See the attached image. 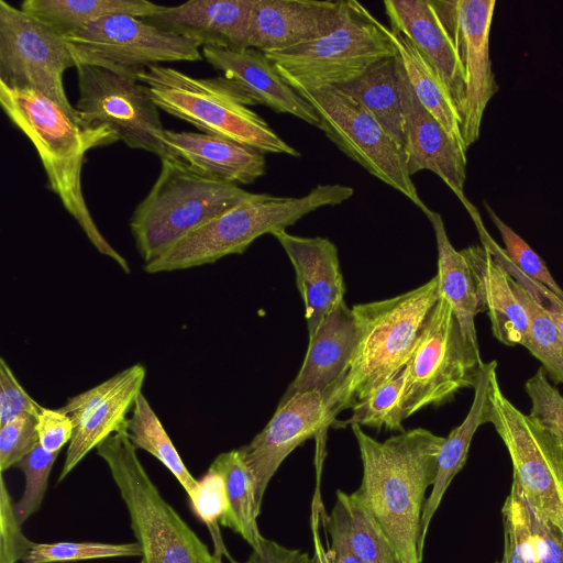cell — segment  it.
I'll return each instance as SVG.
<instances>
[{"mask_svg": "<svg viewBox=\"0 0 563 563\" xmlns=\"http://www.w3.org/2000/svg\"><path fill=\"white\" fill-rule=\"evenodd\" d=\"M454 41L465 78L461 133L468 148L479 137L489 100L498 91L489 57V32L496 0L435 1Z\"/></svg>", "mask_w": 563, "mask_h": 563, "instance_id": "15", "label": "cell"}, {"mask_svg": "<svg viewBox=\"0 0 563 563\" xmlns=\"http://www.w3.org/2000/svg\"><path fill=\"white\" fill-rule=\"evenodd\" d=\"M497 362L483 363L474 385V398L463 422L445 438L438 457V470L431 492L426 499L420 523V547L423 551L428 529L442 498L455 475L466 463L472 439L478 427L490 422V386Z\"/></svg>", "mask_w": 563, "mask_h": 563, "instance_id": "27", "label": "cell"}, {"mask_svg": "<svg viewBox=\"0 0 563 563\" xmlns=\"http://www.w3.org/2000/svg\"><path fill=\"white\" fill-rule=\"evenodd\" d=\"M355 342V318L352 308L343 301L328 313L309 336L301 367L280 401L313 390L324 395L346 369Z\"/></svg>", "mask_w": 563, "mask_h": 563, "instance_id": "25", "label": "cell"}, {"mask_svg": "<svg viewBox=\"0 0 563 563\" xmlns=\"http://www.w3.org/2000/svg\"><path fill=\"white\" fill-rule=\"evenodd\" d=\"M41 407L22 387L11 367L0 358V427L20 416L38 417Z\"/></svg>", "mask_w": 563, "mask_h": 563, "instance_id": "46", "label": "cell"}, {"mask_svg": "<svg viewBox=\"0 0 563 563\" xmlns=\"http://www.w3.org/2000/svg\"><path fill=\"white\" fill-rule=\"evenodd\" d=\"M510 284L529 320L525 347L555 383H563V336L548 312L511 276Z\"/></svg>", "mask_w": 563, "mask_h": 563, "instance_id": "35", "label": "cell"}, {"mask_svg": "<svg viewBox=\"0 0 563 563\" xmlns=\"http://www.w3.org/2000/svg\"><path fill=\"white\" fill-rule=\"evenodd\" d=\"M59 452H48L40 443L15 464L22 471L25 486L22 497L14 504L15 515L22 525L35 514L43 501L49 473Z\"/></svg>", "mask_w": 563, "mask_h": 563, "instance_id": "40", "label": "cell"}, {"mask_svg": "<svg viewBox=\"0 0 563 563\" xmlns=\"http://www.w3.org/2000/svg\"><path fill=\"white\" fill-rule=\"evenodd\" d=\"M330 512L320 509L325 528L336 530L363 563H398L397 552L372 515L355 495L336 490Z\"/></svg>", "mask_w": 563, "mask_h": 563, "instance_id": "31", "label": "cell"}, {"mask_svg": "<svg viewBox=\"0 0 563 563\" xmlns=\"http://www.w3.org/2000/svg\"><path fill=\"white\" fill-rule=\"evenodd\" d=\"M398 76L404 112V153L409 175L423 169L433 172L467 209L472 203L464 195L466 150L454 142L420 103L399 58Z\"/></svg>", "mask_w": 563, "mask_h": 563, "instance_id": "18", "label": "cell"}, {"mask_svg": "<svg viewBox=\"0 0 563 563\" xmlns=\"http://www.w3.org/2000/svg\"><path fill=\"white\" fill-rule=\"evenodd\" d=\"M137 542L100 543V542H55L33 543L23 559V563H57L103 558L141 556Z\"/></svg>", "mask_w": 563, "mask_h": 563, "instance_id": "38", "label": "cell"}, {"mask_svg": "<svg viewBox=\"0 0 563 563\" xmlns=\"http://www.w3.org/2000/svg\"><path fill=\"white\" fill-rule=\"evenodd\" d=\"M424 214L432 224L437 241L440 297L451 306L464 338L478 347L475 327L478 302L471 267L462 252L450 242L441 214L431 209Z\"/></svg>", "mask_w": 563, "mask_h": 563, "instance_id": "28", "label": "cell"}, {"mask_svg": "<svg viewBox=\"0 0 563 563\" xmlns=\"http://www.w3.org/2000/svg\"><path fill=\"white\" fill-rule=\"evenodd\" d=\"M398 563H401V562H398Z\"/></svg>", "mask_w": 563, "mask_h": 563, "instance_id": "54", "label": "cell"}, {"mask_svg": "<svg viewBox=\"0 0 563 563\" xmlns=\"http://www.w3.org/2000/svg\"><path fill=\"white\" fill-rule=\"evenodd\" d=\"M0 103L11 122L34 145L46 173L48 188L57 195L95 249L130 274L128 261L95 223L81 186L86 153L119 141L117 135L107 128L80 126L52 100L33 89H11L0 84Z\"/></svg>", "mask_w": 563, "mask_h": 563, "instance_id": "2", "label": "cell"}, {"mask_svg": "<svg viewBox=\"0 0 563 563\" xmlns=\"http://www.w3.org/2000/svg\"><path fill=\"white\" fill-rule=\"evenodd\" d=\"M440 298L438 276L393 298L352 307L356 342L346 369L324 395L336 416L364 400L406 366L422 328Z\"/></svg>", "mask_w": 563, "mask_h": 563, "instance_id": "3", "label": "cell"}, {"mask_svg": "<svg viewBox=\"0 0 563 563\" xmlns=\"http://www.w3.org/2000/svg\"><path fill=\"white\" fill-rule=\"evenodd\" d=\"M483 246L501 264L504 269L529 294V296L543 308L563 336V301L549 288L526 276L510 261L492 236L485 238Z\"/></svg>", "mask_w": 563, "mask_h": 563, "instance_id": "43", "label": "cell"}, {"mask_svg": "<svg viewBox=\"0 0 563 563\" xmlns=\"http://www.w3.org/2000/svg\"><path fill=\"white\" fill-rule=\"evenodd\" d=\"M526 391L531 399L529 416L549 431L563 449V396L549 383L543 366L526 382Z\"/></svg>", "mask_w": 563, "mask_h": 563, "instance_id": "42", "label": "cell"}, {"mask_svg": "<svg viewBox=\"0 0 563 563\" xmlns=\"http://www.w3.org/2000/svg\"><path fill=\"white\" fill-rule=\"evenodd\" d=\"M528 515L534 563H563V536L560 530L539 516L529 505Z\"/></svg>", "mask_w": 563, "mask_h": 563, "instance_id": "47", "label": "cell"}, {"mask_svg": "<svg viewBox=\"0 0 563 563\" xmlns=\"http://www.w3.org/2000/svg\"><path fill=\"white\" fill-rule=\"evenodd\" d=\"M404 376L402 371L375 388L364 400L352 408V416L333 427L365 426L375 429L404 432L406 419L402 406Z\"/></svg>", "mask_w": 563, "mask_h": 563, "instance_id": "36", "label": "cell"}, {"mask_svg": "<svg viewBox=\"0 0 563 563\" xmlns=\"http://www.w3.org/2000/svg\"><path fill=\"white\" fill-rule=\"evenodd\" d=\"M500 563H509L508 551H507V548L505 545H504V552H503V558H501Z\"/></svg>", "mask_w": 563, "mask_h": 563, "instance_id": "52", "label": "cell"}, {"mask_svg": "<svg viewBox=\"0 0 563 563\" xmlns=\"http://www.w3.org/2000/svg\"><path fill=\"white\" fill-rule=\"evenodd\" d=\"M496 563H500V562H496Z\"/></svg>", "mask_w": 563, "mask_h": 563, "instance_id": "53", "label": "cell"}, {"mask_svg": "<svg viewBox=\"0 0 563 563\" xmlns=\"http://www.w3.org/2000/svg\"><path fill=\"white\" fill-rule=\"evenodd\" d=\"M78 124L107 128L134 150L169 156L162 141L159 109L136 77L137 71L77 60Z\"/></svg>", "mask_w": 563, "mask_h": 563, "instance_id": "10", "label": "cell"}, {"mask_svg": "<svg viewBox=\"0 0 563 563\" xmlns=\"http://www.w3.org/2000/svg\"><path fill=\"white\" fill-rule=\"evenodd\" d=\"M296 91L336 88L376 62L397 55L387 26L364 5L344 1L339 24L327 34L289 48L264 53Z\"/></svg>", "mask_w": 563, "mask_h": 563, "instance_id": "8", "label": "cell"}, {"mask_svg": "<svg viewBox=\"0 0 563 563\" xmlns=\"http://www.w3.org/2000/svg\"><path fill=\"white\" fill-rule=\"evenodd\" d=\"M344 1L253 0L247 46L263 53L320 37L341 21Z\"/></svg>", "mask_w": 563, "mask_h": 563, "instance_id": "20", "label": "cell"}, {"mask_svg": "<svg viewBox=\"0 0 563 563\" xmlns=\"http://www.w3.org/2000/svg\"><path fill=\"white\" fill-rule=\"evenodd\" d=\"M504 545L509 563H534L528 504L518 481L512 477L510 493L501 508Z\"/></svg>", "mask_w": 563, "mask_h": 563, "instance_id": "39", "label": "cell"}, {"mask_svg": "<svg viewBox=\"0 0 563 563\" xmlns=\"http://www.w3.org/2000/svg\"><path fill=\"white\" fill-rule=\"evenodd\" d=\"M201 53L219 71V76L244 96L251 106L262 104L277 113H287L319 126L314 109L283 79L263 52L251 47L228 49L205 46Z\"/></svg>", "mask_w": 563, "mask_h": 563, "instance_id": "19", "label": "cell"}, {"mask_svg": "<svg viewBox=\"0 0 563 563\" xmlns=\"http://www.w3.org/2000/svg\"><path fill=\"white\" fill-rule=\"evenodd\" d=\"M162 141L169 156L214 179L247 185L265 174L264 153L228 139L164 130Z\"/></svg>", "mask_w": 563, "mask_h": 563, "instance_id": "24", "label": "cell"}, {"mask_svg": "<svg viewBox=\"0 0 563 563\" xmlns=\"http://www.w3.org/2000/svg\"><path fill=\"white\" fill-rule=\"evenodd\" d=\"M4 478L0 479V563L23 561L33 542L22 532Z\"/></svg>", "mask_w": 563, "mask_h": 563, "instance_id": "45", "label": "cell"}, {"mask_svg": "<svg viewBox=\"0 0 563 563\" xmlns=\"http://www.w3.org/2000/svg\"><path fill=\"white\" fill-rule=\"evenodd\" d=\"M146 376L142 364H134L95 387L67 399L60 407L74 423L65 462L57 483H60L93 449L110 435L125 430Z\"/></svg>", "mask_w": 563, "mask_h": 563, "instance_id": "16", "label": "cell"}, {"mask_svg": "<svg viewBox=\"0 0 563 563\" xmlns=\"http://www.w3.org/2000/svg\"><path fill=\"white\" fill-rule=\"evenodd\" d=\"M354 189L340 184L317 185L301 197L256 194L196 228L154 261L144 264L150 274L188 269L242 254L260 236L286 230L306 214L341 205Z\"/></svg>", "mask_w": 563, "mask_h": 563, "instance_id": "4", "label": "cell"}, {"mask_svg": "<svg viewBox=\"0 0 563 563\" xmlns=\"http://www.w3.org/2000/svg\"><path fill=\"white\" fill-rule=\"evenodd\" d=\"M77 60L68 43L51 27L0 0V84L33 89L78 124L64 89V73Z\"/></svg>", "mask_w": 563, "mask_h": 563, "instance_id": "13", "label": "cell"}, {"mask_svg": "<svg viewBox=\"0 0 563 563\" xmlns=\"http://www.w3.org/2000/svg\"><path fill=\"white\" fill-rule=\"evenodd\" d=\"M272 235L286 252L296 273L297 287L305 305L308 335L311 336L339 303L345 287L339 252L329 239L298 236L286 230Z\"/></svg>", "mask_w": 563, "mask_h": 563, "instance_id": "22", "label": "cell"}, {"mask_svg": "<svg viewBox=\"0 0 563 563\" xmlns=\"http://www.w3.org/2000/svg\"><path fill=\"white\" fill-rule=\"evenodd\" d=\"M490 423L503 440L528 505L563 536V449L501 391L496 373L490 386Z\"/></svg>", "mask_w": 563, "mask_h": 563, "instance_id": "11", "label": "cell"}, {"mask_svg": "<svg viewBox=\"0 0 563 563\" xmlns=\"http://www.w3.org/2000/svg\"><path fill=\"white\" fill-rule=\"evenodd\" d=\"M363 474L353 492L382 528L401 563H421L420 523L426 493L432 487L444 437L424 428L379 442L358 424L351 426Z\"/></svg>", "mask_w": 563, "mask_h": 563, "instance_id": "1", "label": "cell"}, {"mask_svg": "<svg viewBox=\"0 0 563 563\" xmlns=\"http://www.w3.org/2000/svg\"><path fill=\"white\" fill-rule=\"evenodd\" d=\"M37 417L20 416L0 427V471L15 466L37 444Z\"/></svg>", "mask_w": 563, "mask_h": 563, "instance_id": "44", "label": "cell"}, {"mask_svg": "<svg viewBox=\"0 0 563 563\" xmlns=\"http://www.w3.org/2000/svg\"><path fill=\"white\" fill-rule=\"evenodd\" d=\"M192 511L207 526L214 544V553L232 559L220 532V522L229 510V501L223 477L216 471H208L198 479L197 486L188 495Z\"/></svg>", "mask_w": 563, "mask_h": 563, "instance_id": "37", "label": "cell"}, {"mask_svg": "<svg viewBox=\"0 0 563 563\" xmlns=\"http://www.w3.org/2000/svg\"><path fill=\"white\" fill-rule=\"evenodd\" d=\"M336 89L366 109L404 150L405 128L397 55L376 62L357 78Z\"/></svg>", "mask_w": 563, "mask_h": 563, "instance_id": "29", "label": "cell"}, {"mask_svg": "<svg viewBox=\"0 0 563 563\" xmlns=\"http://www.w3.org/2000/svg\"><path fill=\"white\" fill-rule=\"evenodd\" d=\"M489 218L498 229L505 244V253L526 276L542 284L563 301V289L558 285L541 257L529 244L508 227L484 201Z\"/></svg>", "mask_w": 563, "mask_h": 563, "instance_id": "41", "label": "cell"}, {"mask_svg": "<svg viewBox=\"0 0 563 563\" xmlns=\"http://www.w3.org/2000/svg\"><path fill=\"white\" fill-rule=\"evenodd\" d=\"M76 60L140 71L166 62H199L200 45L163 31L141 18H101L66 34Z\"/></svg>", "mask_w": 563, "mask_h": 563, "instance_id": "14", "label": "cell"}, {"mask_svg": "<svg viewBox=\"0 0 563 563\" xmlns=\"http://www.w3.org/2000/svg\"><path fill=\"white\" fill-rule=\"evenodd\" d=\"M327 530L331 538V545L329 549L331 550L336 563H363L336 530L330 528H327Z\"/></svg>", "mask_w": 563, "mask_h": 563, "instance_id": "51", "label": "cell"}, {"mask_svg": "<svg viewBox=\"0 0 563 563\" xmlns=\"http://www.w3.org/2000/svg\"><path fill=\"white\" fill-rule=\"evenodd\" d=\"M253 0H190L164 7L143 20L168 33L187 37L200 46L247 48Z\"/></svg>", "mask_w": 563, "mask_h": 563, "instance_id": "23", "label": "cell"}, {"mask_svg": "<svg viewBox=\"0 0 563 563\" xmlns=\"http://www.w3.org/2000/svg\"><path fill=\"white\" fill-rule=\"evenodd\" d=\"M390 29L408 38L437 71L461 118L465 78L461 60L434 0H385Z\"/></svg>", "mask_w": 563, "mask_h": 563, "instance_id": "21", "label": "cell"}, {"mask_svg": "<svg viewBox=\"0 0 563 563\" xmlns=\"http://www.w3.org/2000/svg\"><path fill=\"white\" fill-rule=\"evenodd\" d=\"M230 563H317L313 555L298 549H290L273 540L264 539L258 550H252L244 562L233 558Z\"/></svg>", "mask_w": 563, "mask_h": 563, "instance_id": "49", "label": "cell"}, {"mask_svg": "<svg viewBox=\"0 0 563 563\" xmlns=\"http://www.w3.org/2000/svg\"><path fill=\"white\" fill-rule=\"evenodd\" d=\"M322 506V500L319 492V483L317 485L316 494L312 499L311 504V516H310V528L312 533V541H313V558L317 563H336L331 550L328 548L325 549L322 544L321 538H320V531H319V525H320V509Z\"/></svg>", "mask_w": 563, "mask_h": 563, "instance_id": "50", "label": "cell"}, {"mask_svg": "<svg viewBox=\"0 0 563 563\" xmlns=\"http://www.w3.org/2000/svg\"><path fill=\"white\" fill-rule=\"evenodd\" d=\"M461 252L473 274L478 312L487 313L494 336L508 346H525L529 320L509 274L483 245H471Z\"/></svg>", "mask_w": 563, "mask_h": 563, "instance_id": "26", "label": "cell"}, {"mask_svg": "<svg viewBox=\"0 0 563 563\" xmlns=\"http://www.w3.org/2000/svg\"><path fill=\"white\" fill-rule=\"evenodd\" d=\"M255 196L179 158L163 157L158 177L130 220L136 250L147 264L196 228Z\"/></svg>", "mask_w": 563, "mask_h": 563, "instance_id": "6", "label": "cell"}, {"mask_svg": "<svg viewBox=\"0 0 563 563\" xmlns=\"http://www.w3.org/2000/svg\"><path fill=\"white\" fill-rule=\"evenodd\" d=\"M21 10L60 36L109 15L144 19L163 8L146 0H24Z\"/></svg>", "mask_w": 563, "mask_h": 563, "instance_id": "32", "label": "cell"}, {"mask_svg": "<svg viewBox=\"0 0 563 563\" xmlns=\"http://www.w3.org/2000/svg\"><path fill=\"white\" fill-rule=\"evenodd\" d=\"M483 363L479 349L464 338L451 306L440 297L402 369L405 418L474 387Z\"/></svg>", "mask_w": 563, "mask_h": 563, "instance_id": "9", "label": "cell"}, {"mask_svg": "<svg viewBox=\"0 0 563 563\" xmlns=\"http://www.w3.org/2000/svg\"><path fill=\"white\" fill-rule=\"evenodd\" d=\"M136 77L158 109L202 133L262 153L300 156L221 76L197 78L173 67L151 65L137 71Z\"/></svg>", "mask_w": 563, "mask_h": 563, "instance_id": "5", "label": "cell"}, {"mask_svg": "<svg viewBox=\"0 0 563 563\" xmlns=\"http://www.w3.org/2000/svg\"><path fill=\"white\" fill-rule=\"evenodd\" d=\"M125 431L134 448L156 457L176 477L187 495L194 490L198 479L187 470L143 393L135 400L132 415L126 420Z\"/></svg>", "mask_w": 563, "mask_h": 563, "instance_id": "34", "label": "cell"}, {"mask_svg": "<svg viewBox=\"0 0 563 563\" xmlns=\"http://www.w3.org/2000/svg\"><path fill=\"white\" fill-rule=\"evenodd\" d=\"M297 92L314 109L318 128L341 152L398 190L423 213L430 209L407 170L402 147L366 109L336 88Z\"/></svg>", "mask_w": 563, "mask_h": 563, "instance_id": "12", "label": "cell"}, {"mask_svg": "<svg viewBox=\"0 0 563 563\" xmlns=\"http://www.w3.org/2000/svg\"><path fill=\"white\" fill-rule=\"evenodd\" d=\"M40 445L48 452H60L74 433L70 417L60 408H42L36 423Z\"/></svg>", "mask_w": 563, "mask_h": 563, "instance_id": "48", "label": "cell"}, {"mask_svg": "<svg viewBox=\"0 0 563 563\" xmlns=\"http://www.w3.org/2000/svg\"><path fill=\"white\" fill-rule=\"evenodd\" d=\"M335 421L320 391L299 393L279 401L264 429L239 449L254 475L260 508L271 479L286 457L307 440H321Z\"/></svg>", "mask_w": 563, "mask_h": 563, "instance_id": "17", "label": "cell"}, {"mask_svg": "<svg viewBox=\"0 0 563 563\" xmlns=\"http://www.w3.org/2000/svg\"><path fill=\"white\" fill-rule=\"evenodd\" d=\"M387 34L396 47L397 56L420 103L448 135L467 151L461 133L460 114L437 71L408 38L388 26Z\"/></svg>", "mask_w": 563, "mask_h": 563, "instance_id": "30", "label": "cell"}, {"mask_svg": "<svg viewBox=\"0 0 563 563\" xmlns=\"http://www.w3.org/2000/svg\"><path fill=\"white\" fill-rule=\"evenodd\" d=\"M209 468L219 473L225 484L229 510L220 526L239 533L258 550L265 539L257 525L261 508L256 501V483L239 449L220 453Z\"/></svg>", "mask_w": 563, "mask_h": 563, "instance_id": "33", "label": "cell"}, {"mask_svg": "<svg viewBox=\"0 0 563 563\" xmlns=\"http://www.w3.org/2000/svg\"><path fill=\"white\" fill-rule=\"evenodd\" d=\"M126 507L141 563H223L162 496L122 430L97 446Z\"/></svg>", "mask_w": 563, "mask_h": 563, "instance_id": "7", "label": "cell"}]
</instances>
